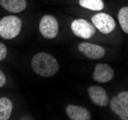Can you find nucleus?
<instances>
[{"label": "nucleus", "mask_w": 128, "mask_h": 120, "mask_svg": "<svg viewBox=\"0 0 128 120\" xmlns=\"http://www.w3.org/2000/svg\"><path fill=\"white\" fill-rule=\"evenodd\" d=\"M64 112L66 116L70 120H90L92 114L87 108L74 104H68Z\"/></svg>", "instance_id": "nucleus-10"}, {"label": "nucleus", "mask_w": 128, "mask_h": 120, "mask_svg": "<svg viewBox=\"0 0 128 120\" xmlns=\"http://www.w3.org/2000/svg\"><path fill=\"white\" fill-rule=\"evenodd\" d=\"M28 7L27 0H0V8L8 13L18 14Z\"/></svg>", "instance_id": "nucleus-11"}, {"label": "nucleus", "mask_w": 128, "mask_h": 120, "mask_svg": "<svg viewBox=\"0 0 128 120\" xmlns=\"http://www.w3.org/2000/svg\"><path fill=\"white\" fill-rule=\"evenodd\" d=\"M14 104L8 96L0 97V120H9L13 115Z\"/></svg>", "instance_id": "nucleus-12"}, {"label": "nucleus", "mask_w": 128, "mask_h": 120, "mask_svg": "<svg viewBox=\"0 0 128 120\" xmlns=\"http://www.w3.org/2000/svg\"><path fill=\"white\" fill-rule=\"evenodd\" d=\"M38 32L42 38L54 39L59 35V22L52 14L42 15L38 22Z\"/></svg>", "instance_id": "nucleus-4"}, {"label": "nucleus", "mask_w": 128, "mask_h": 120, "mask_svg": "<svg viewBox=\"0 0 128 120\" xmlns=\"http://www.w3.org/2000/svg\"><path fill=\"white\" fill-rule=\"evenodd\" d=\"M31 68L40 77L50 78L60 70V63L52 54L48 52H38L31 59Z\"/></svg>", "instance_id": "nucleus-1"}, {"label": "nucleus", "mask_w": 128, "mask_h": 120, "mask_svg": "<svg viewBox=\"0 0 128 120\" xmlns=\"http://www.w3.org/2000/svg\"><path fill=\"white\" fill-rule=\"evenodd\" d=\"M90 22L94 24L97 31L104 35L113 33L116 27L115 18L111 14L104 12H96L92 16Z\"/></svg>", "instance_id": "nucleus-6"}, {"label": "nucleus", "mask_w": 128, "mask_h": 120, "mask_svg": "<svg viewBox=\"0 0 128 120\" xmlns=\"http://www.w3.org/2000/svg\"><path fill=\"white\" fill-rule=\"evenodd\" d=\"M72 34L81 39H90L96 34V28L94 24L85 18L73 19L70 23Z\"/></svg>", "instance_id": "nucleus-3"}, {"label": "nucleus", "mask_w": 128, "mask_h": 120, "mask_svg": "<svg viewBox=\"0 0 128 120\" xmlns=\"http://www.w3.org/2000/svg\"><path fill=\"white\" fill-rule=\"evenodd\" d=\"M7 84V76L5 72L0 68V89H2L3 87H5Z\"/></svg>", "instance_id": "nucleus-16"}, {"label": "nucleus", "mask_w": 128, "mask_h": 120, "mask_svg": "<svg viewBox=\"0 0 128 120\" xmlns=\"http://www.w3.org/2000/svg\"><path fill=\"white\" fill-rule=\"evenodd\" d=\"M23 29V20L18 14L9 13L0 18V38L13 40L20 36Z\"/></svg>", "instance_id": "nucleus-2"}, {"label": "nucleus", "mask_w": 128, "mask_h": 120, "mask_svg": "<svg viewBox=\"0 0 128 120\" xmlns=\"http://www.w3.org/2000/svg\"><path fill=\"white\" fill-rule=\"evenodd\" d=\"M9 55V49L6 43H4L3 41L0 40V62L5 61Z\"/></svg>", "instance_id": "nucleus-15"}, {"label": "nucleus", "mask_w": 128, "mask_h": 120, "mask_svg": "<svg viewBox=\"0 0 128 120\" xmlns=\"http://www.w3.org/2000/svg\"><path fill=\"white\" fill-rule=\"evenodd\" d=\"M78 51L84 57L90 60H100L105 57L106 49L97 43H92L89 41H82L78 44Z\"/></svg>", "instance_id": "nucleus-7"}, {"label": "nucleus", "mask_w": 128, "mask_h": 120, "mask_svg": "<svg viewBox=\"0 0 128 120\" xmlns=\"http://www.w3.org/2000/svg\"><path fill=\"white\" fill-rule=\"evenodd\" d=\"M114 77L115 71L108 63H99L96 64L92 72V79L94 82L98 84H106L111 82Z\"/></svg>", "instance_id": "nucleus-8"}, {"label": "nucleus", "mask_w": 128, "mask_h": 120, "mask_svg": "<svg viewBox=\"0 0 128 120\" xmlns=\"http://www.w3.org/2000/svg\"><path fill=\"white\" fill-rule=\"evenodd\" d=\"M118 20L122 30L128 35V6H123L118 10Z\"/></svg>", "instance_id": "nucleus-14"}, {"label": "nucleus", "mask_w": 128, "mask_h": 120, "mask_svg": "<svg viewBox=\"0 0 128 120\" xmlns=\"http://www.w3.org/2000/svg\"><path fill=\"white\" fill-rule=\"evenodd\" d=\"M87 91L90 101L96 106L104 108L109 105V95L104 88L97 85H94V86H90L87 89Z\"/></svg>", "instance_id": "nucleus-9"}, {"label": "nucleus", "mask_w": 128, "mask_h": 120, "mask_svg": "<svg viewBox=\"0 0 128 120\" xmlns=\"http://www.w3.org/2000/svg\"><path fill=\"white\" fill-rule=\"evenodd\" d=\"M78 4L81 8L92 12H101L105 9L103 0H78Z\"/></svg>", "instance_id": "nucleus-13"}, {"label": "nucleus", "mask_w": 128, "mask_h": 120, "mask_svg": "<svg viewBox=\"0 0 128 120\" xmlns=\"http://www.w3.org/2000/svg\"><path fill=\"white\" fill-rule=\"evenodd\" d=\"M111 111L122 120H128V90H122L109 100Z\"/></svg>", "instance_id": "nucleus-5"}]
</instances>
